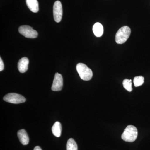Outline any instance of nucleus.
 Instances as JSON below:
<instances>
[{
  "label": "nucleus",
  "mask_w": 150,
  "mask_h": 150,
  "mask_svg": "<svg viewBox=\"0 0 150 150\" xmlns=\"http://www.w3.org/2000/svg\"><path fill=\"white\" fill-rule=\"evenodd\" d=\"M67 150H78V146L75 140L72 138L69 139L67 144Z\"/></svg>",
  "instance_id": "13"
},
{
  "label": "nucleus",
  "mask_w": 150,
  "mask_h": 150,
  "mask_svg": "<svg viewBox=\"0 0 150 150\" xmlns=\"http://www.w3.org/2000/svg\"><path fill=\"white\" fill-rule=\"evenodd\" d=\"M53 14L54 20L57 23H59L62 19L63 16V9L62 3L57 1L54 3L53 7Z\"/></svg>",
  "instance_id": "6"
},
{
  "label": "nucleus",
  "mask_w": 150,
  "mask_h": 150,
  "mask_svg": "<svg viewBox=\"0 0 150 150\" xmlns=\"http://www.w3.org/2000/svg\"><path fill=\"white\" fill-rule=\"evenodd\" d=\"M62 126L61 123L57 121L52 126V131L55 137H59L62 134Z\"/></svg>",
  "instance_id": "12"
},
{
  "label": "nucleus",
  "mask_w": 150,
  "mask_h": 150,
  "mask_svg": "<svg viewBox=\"0 0 150 150\" xmlns=\"http://www.w3.org/2000/svg\"><path fill=\"white\" fill-rule=\"evenodd\" d=\"M28 7L33 13H37L39 11V4L37 0H26Z\"/></svg>",
  "instance_id": "10"
},
{
  "label": "nucleus",
  "mask_w": 150,
  "mask_h": 150,
  "mask_svg": "<svg viewBox=\"0 0 150 150\" xmlns=\"http://www.w3.org/2000/svg\"><path fill=\"white\" fill-rule=\"evenodd\" d=\"M76 70L81 79L84 81H89L93 77V72L90 68L85 64L79 63L77 65Z\"/></svg>",
  "instance_id": "2"
},
{
  "label": "nucleus",
  "mask_w": 150,
  "mask_h": 150,
  "mask_svg": "<svg viewBox=\"0 0 150 150\" xmlns=\"http://www.w3.org/2000/svg\"><path fill=\"white\" fill-rule=\"evenodd\" d=\"M93 31L96 37H100L103 33V28L101 23H96L93 27Z\"/></svg>",
  "instance_id": "11"
},
{
  "label": "nucleus",
  "mask_w": 150,
  "mask_h": 150,
  "mask_svg": "<svg viewBox=\"0 0 150 150\" xmlns=\"http://www.w3.org/2000/svg\"><path fill=\"white\" fill-rule=\"evenodd\" d=\"M123 85L124 88L129 92H131L133 90L132 87V81L131 79H125L123 81Z\"/></svg>",
  "instance_id": "14"
},
{
  "label": "nucleus",
  "mask_w": 150,
  "mask_h": 150,
  "mask_svg": "<svg viewBox=\"0 0 150 150\" xmlns=\"http://www.w3.org/2000/svg\"><path fill=\"white\" fill-rule=\"evenodd\" d=\"M4 67V62H3L1 58H0V71H3Z\"/></svg>",
  "instance_id": "16"
},
{
  "label": "nucleus",
  "mask_w": 150,
  "mask_h": 150,
  "mask_svg": "<svg viewBox=\"0 0 150 150\" xmlns=\"http://www.w3.org/2000/svg\"><path fill=\"white\" fill-rule=\"evenodd\" d=\"M131 33V28L129 26H124L121 28L115 35V42L119 44L125 43L129 38Z\"/></svg>",
  "instance_id": "3"
},
{
  "label": "nucleus",
  "mask_w": 150,
  "mask_h": 150,
  "mask_svg": "<svg viewBox=\"0 0 150 150\" xmlns=\"http://www.w3.org/2000/svg\"><path fill=\"white\" fill-rule=\"evenodd\" d=\"M144 81V78L142 76H138L134 78V86L136 87H139L142 85Z\"/></svg>",
  "instance_id": "15"
},
{
  "label": "nucleus",
  "mask_w": 150,
  "mask_h": 150,
  "mask_svg": "<svg viewBox=\"0 0 150 150\" xmlns=\"http://www.w3.org/2000/svg\"><path fill=\"white\" fill-rule=\"evenodd\" d=\"M18 137L20 142L23 145H27L29 143V139L26 131L24 129H21L18 132Z\"/></svg>",
  "instance_id": "9"
},
{
  "label": "nucleus",
  "mask_w": 150,
  "mask_h": 150,
  "mask_svg": "<svg viewBox=\"0 0 150 150\" xmlns=\"http://www.w3.org/2000/svg\"><path fill=\"white\" fill-rule=\"evenodd\" d=\"M138 130L135 126L129 125L124 130L121 135L122 139L126 142H133L137 139Z\"/></svg>",
  "instance_id": "1"
},
{
  "label": "nucleus",
  "mask_w": 150,
  "mask_h": 150,
  "mask_svg": "<svg viewBox=\"0 0 150 150\" xmlns=\"http://www.w3.org/2000/svg\"><path fill=\"white\" fill-rule=\"evenodd\" d=\"M29 60L27 57H23L19 61L18 64V68L20 72L24 73L28 69Z\"/></svg>",
  "instance_id": "8"
},
{
  "label": "nucleus",
  "mask_w": 150,
  "mask_h": 150,
  "mask_svg": "<svg viewBox=\"0 0 150 150\" xmlns=\"http://www.w3.org/2000/svg\"><path fill=\"white\" fill-rule=\"evenodd\" d=\"M4 100L13 104H18L25 102L26 99L21 95L16 93H9L4 97Z\"/></svg>",
  "instance_id": "4"
},
{
  "label": "nucleus",
  "mask_w": 150,
  "mask_h": 150,
  "mask_svg": "<svg viewBox=\"0 0 150 150\" xmlns=\"http://www.w3.org/2000/svg\"><path fill=\"white\" fill-rule=\"evenodd\" d=\"M42 150V149H41V148L40 147L37 146L35 147L34 148V150Z\"/></svg>",
  "instance_id": "17"
},
{
  "label": "nucleus",
  "mask_w": 150,
  "mask_h": 150,
  "mask_svg": "<svg viewBox=\"0 0 150 150\" xmlns=\"http://www.w3.org/2000/svg\"><path fill=\"white\" fill-rule=\"evenodd\" d=\"M19 32L27 38H35L37 37L38 33L37 31L29 25H22L19 28Z\"/></svg>",
  "instance_id": "5"
},
{
  "label": "nucleus",
  "mask_w": 150,
  "mask_h": 150,
  "mask_svg": "<svg viewBox=\"0 0 150 150\" xmlns=\"http://www.w3.org/2000/svg\"><path fill=\"white\" fill-rule=\"evenodd\" d=\"M63 86V79L62 75L59 73H56L51 89L53 91H60L62 90Z\"/></svg>",
  "instance_id": "7"
}]
</instances>
